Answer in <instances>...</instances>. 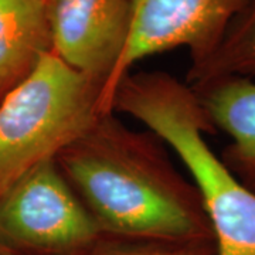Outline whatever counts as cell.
<instances>
[{"label": "cell", "instance_id": "1", "mask_svg": "<svg viewBox=\"0 0 255 255\" xmlns=\"http://www.w3.org/2000/svg\"><path fill=\"white\" fill-rule=\"evenodd\" d=\"M145 124L182 159L199 187L216 255H255V193L207 145L211 129L197 95L167 75L125 77L111 105Z\"/></svg>", "mask_w": 255, "mask_h": 255}, {"label": "cell", "instance_id": "2", "mask_svg": "<svg viewBox=\"0 0 255 255\" xmlns=\"http://www.w3.org/2000/svg\"><path fill=\"white\" fill-rule=\"evenodd\" d=\"M60 155L102 233L164 243L214 240L203 209L174 196L132 160L107 149L82 147L78 140Z\"/></svg>", "mask_w": 255, "mask_h": 255}, {"label": "cell", "instance_id": "3", "mask_svg": "<svg viewBox=\"0 0 255 255\" xmlns=\"http://www.w3.org/2000/svg\"><path fill=\"white\" fill-rule=\"evenodd\" d=\"M102 85L46 54L0 102V193L88 133Z\"/></svg>", "mask_w": 255, "mask_h": 255}, {"label": "cell", "instance_id": "4", "mask_svg": "<svg viewBox=\"0 0 255 255\" xmlns=\"http://www.w3.org/2000/svg\"><path fill=\"white\" fill-rule=\"evenodd\" d=\"M102 231L47 159L0 193V248L23 255H85Z\"/></svg>", "mask_w": 255, "mask_h": 255}, {"label": "cell", "instance_id": "5", "mask_svg": "<svg viewBox=\"0 0 255 255\" xmlns=\"http://www.w3.org/2000/svg\"><path fill=\"white\" fill-rule=\"evenodd\" d=\"M251 0H130V31L125 50L101 92V111L128 71L149 55L186 47L194 68L216 53L233 20ZM193 68V70H194Z\"/></svg>", "mask_w": 255, "mask_h": 255}, {"label": "cell", "instance_id": "6", "mask_svg": "<svg viewBox=\"0 0 255 255\" xmlns=\"http://www.w3.org/2000/svg\"><path fill=\"white\" fill-rule=\"evenodd\" d=\"M51 53L105 85L125 50L130 0H50Z\"/></svg>", "mask_w": 255, "mask_h": 255}, {"label": "cell", "instance_id": "7", "mask_svg": "<svg viewBox=\"0 0 255 255\" xmlns=\"http://www.w3.org/2000/svg\"><path fill=\"white\" fill-rule=\"evenodd\" d=\"M200 105L211 127L231 137L223 162L255 193V82L223 75L200 82Z\"/></svg>", "mask_w": 255, "mask_h": 255}, {"label": "cell", "instance_id": "8", "mask_svg": "<svg viewBox=\"0 0 255 255\" xmlns=\"http://www.w3.org/2000/svg\"><path fill=\"white\" fill-rule=\"evenodd\" d=\"M48 53V1L0 0V102Z\"/></svg>", "mask_w": 255, "mask_h": 255}, {"label": "cell", "instance_id": "9", "mask_svg": "<svg viewBox=\"0 0 255 255\" xmlns=\"http://www.w3.org/2000/svg\"><path fill=\"white\" fill-rule=\"evenodd\" d=\"M193 73L199 82L223 75L255 77V0L233 20L216 53Z\"/></svg>", "mask_w": 255, "mask_h": 255}, {"label": "cell", "instance_id": "10", "mask_svg": "<svg viewBox=\"0 0 255 255\" xmlns=\"http://www.w3.org/2000/svg\"><path fill=\"white\" fill-rule=\"evenodd\" d=\"M85 255H216L214 240L190 243H98Z\"/></svg>", "mask_w": 255, "mask_h": 255}, {"label": "cell", "instance_id": "11", "mask_svg": "<svg viewBox=\"0 0 255 255\" xmlns=\"http://www.w3.org/2000/svg\"><path fill=\"white\" fill-rule=\"evenodd\" d=\"M0 255H23V254H17V253H13V251H9V250H3V248H0Z\"/></svg>", "mask_w": 255, "mask_h": 255}, {"label": "cell", "instance_id": "12", "mask_svg": "<svg viewBox=\"0 0 255 255\" xmlns=\"http://www.w3.org/2000/svg\"><path fill=\"white\" fill-rule=\"evenodd\" d=\"M46 1H50V0H46Z\"/></svg>", "mask_w": 255, "mask_h": 255}]
</instances>
